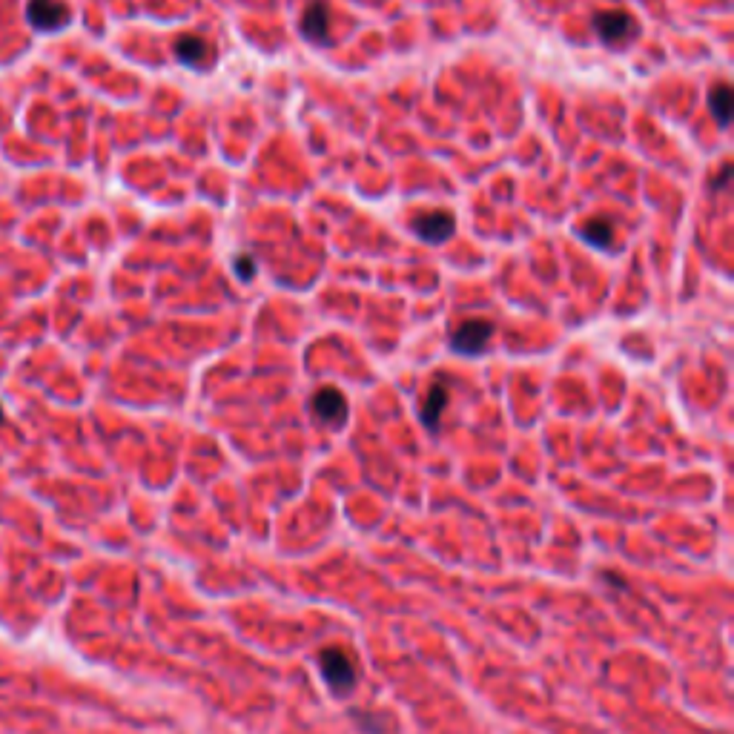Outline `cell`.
I'll return each mask as SVG.
<instances>
[{
  "mask_svg": "<svg viewBox=\"0 0 734 734\" xmlns=\"http://www.w3.org/2000/svg\"><path fill=\"white\" fill-rule=\"evenodd\" d=\"M26 21L35 32H58L72 21L66 0H26Z\"/></svg>",
  "mask_w": 734,
  "mask_h": 734,
  "instance_id": "obj_2",
  "label": "cell"
},
{
  "mask_svg": "<svg viewBox=\"0 0 734 734\" xmlns=\"http://www.w3.org/2000/svg\"><path fill=\"white\" fill-rule=\"evenodd\" d=\"M175 58L184 66H190L195 72H204L216 64V46L198 35H184L175 41Z\"/></svg>",
  "mask_w": 734,
  "mask_h": 734,
  "instance_id": "obj_5",
  "label": "cell"
},
{
  "mask_svg": "<svg viewBox=\"0 0 734 734\" xmlns=\"http://www.w3.org/2000/svg\"><path fill=\"white\" fill-rule=\"evenodd\" d=\"M319 671L333 691H350L356 683V666L342 648H324L319 654Z\"/></svg>",
  "mask_w": 734,
  "mask_h": 734,
  "instance_id": "obj_3",
  "label": "cell"
},
{
  "mask_svg": "<svg viewBox=\"0 0 734 734\" xmlns=\"http://www.w3.org/2000/svg\"><path fill=\"white\" fill-rule=\"evenodd\" d=\"M302 35L313 44H330V12L322 0H310L302 15Z\"/></svg>",
  "mask_w": 734,
  "mask_h": 734,
  "instance_id": "obj_8",
  "label": "cell"
},
{
  "mask_svg": "<svg viewBox=\"0 0 734 734\" xmlns=\"http://www.w3.org/2000/svg\"><path fill=\"white\" fill-rule=\"evenodd\" d=\"M594 32H597V38H600L605 46L620 49V46H628L634 38H637V21H634L628 12L608 9V12H600V15L594 18Z\"/></svg>",
  "mask_w": 734,
  "mask_h": 734,
  "instance_id": "obj_1",
  "label": "cell"
},
{
  "mask_svg": "<svg viewBox=\"0 0 734 734\" xmlns=\"http://www.w3.org/2000/svg\"><path fill=\"white\" fill-rule=\"evenodd\" d=\"M709 109H712L717 127H729V121H732V89L726 87V84L712 87V92H709Z\"/></svg>",
  "mask_w": 734,
  "mask_h": 734,
  "instance_id": "obj_10",
  "label": "cell"
},
{
  "mask_svg": "<svg viewBox=\"0 0 734 734\" xmlns=\"http://www.w3.org/2000/svg\"><path fill=\"white\" fill-rule=\"evenodd\" d=\"M3 419H6V416H3V408H0V422H3Z\"/></svg>",
  "mask_w": 734,
  "mask_h": 734,
  "instance_id": "obj_13",
  "label": "cell"
},
{
  "mask_svg": "<svg viewBox=\"0 0 734 734\" xmlns=\"http://www.w3.org/2000/svg\"><path fill=\"white\" fill-rule=\"evenodd\" d=\"M491 336H494V324L488 319H468V322H462L454 330L451 347L459 356H476V353H482L488 347Z\"/></svg>",
  "mask_w": 734,
  "mask_h": 734,
  "instance_id": "obj_4",
  "label": "cell"
},
{
  "mask_svg": "<svg viewBox=\"0 0 734 734\" xmlns=\"http://www.w3.org/2000/svg\"><path fill=\"white\" fill-rule=\"evenodd\" d=\"M448 399H451V393H448V382H433L431 390H428V396H425V405H422V422L428 425V428H439V419H442V411L448 408Z\"/></svg>",
  "mask_w": 734,
  "mask_h": 734,
  "instance_id": "obj_9",
  "label": "cell"
},
{
  "mask_svg": "<svg viewBox=\"0 0 734 734\" xmlns=\"http://www.w3.org/2000/svg\"><path fill=\"white\" fill-rule=\"evenodd\" d=\"M310 408H313V416L324 422V425H330V428H336V425H342L347 419V402L345 396L339 393L336 388H322L313 393V402H310Z\"/></svg>",
  "mask_w": 734,
  "mask_h": 734,
  "instance_id": "obj_7",
  "label": "cell"
},
{
  "mask_svg": "<svg viewBox=\"0 0 734 734\" xmlns=\"http://www.w3.org/2000/svg\"><path fill=\"white\" fill-rule=\"evenodd\" d=\"M236 273H238V279H241V281L253 279V276H256V261L250 259V256H238V259H236Z\"/></svg>",
  "mask_w": 734,
  "mask_h": 734,
  "instance_id": "obj_12",
  "label": "cell"
},
{
  "mask_svg": "<svg viewBox=\"0 0 734 734\" xmlns=\"http://www.w3.org/2000/svg\"><path fill=\"white\" fill-rule=\"evenodd\" d=\"M583 238L588 244H594V247H603L608 250L611 247V241H614V230H611V224L608 221H591V224H585L583 227Z\"/></svg>",
  "mask_w": 734,
  "mask_h": 734,
  "instance_id": "obj_11",
  "label": "cell"
},
{
  "mask_svg": "<svg viewBox=\"0 0 734 734\" xmlns=\"http://www.w3.org/2000/svg\"><path fill=\"white\" fill-rule=\"evenodd\" d=\"M413 233L422 238V241H431V244H442L454 236L456 221L451 213L445 210H433V213H422V216L413 218Z\"/></svg>",
  "mask_w": 734,
  "mask_h": 734,
  "instance_id": "obj_6",
  "label": "cell"
}]
</instances>
